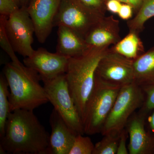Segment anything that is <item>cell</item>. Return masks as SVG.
<instances>
[{
  "mask_svg": "<svg viewBox=\"0 0 154 154\" xmlns=\"http://www.w3.org/2000/svg\"><path fill=\"white\" fill-rule=\"evenodd\" d=\"M0 139L1 154H50V135L32 110L11 112Z\"/></svg>",
  "mask_w": 154,
  "mask_h": 154,
  "instance_id": "obj_1",
  "label": "cell"
},
{
  "mask_svg": "<svg viewBox=\"0 0 154 154\" xmlns=\"http://www.w3.org/2000/svg\"><path fill=\"white\" fill-rule=\"evenodd\" d=\"M3 74L8 83L11 112L17 109L33 110L49 102L38 73L20 60L6 63Z\"/></svg>",
  "mask_w": 154,
  "mask_h": 154,
  "instance_id": "obj_2",
  "label": "cell"
},
{
  "mask_svg": "<svg viewBox=\"0 0 154 154\" xmlns=\"http://www.w3.org/2000/svg\"><path fill=\"white\" fill-rule=\"evenodd\" d=\"M109 49L91 48L82 55L69 58L66 77L70 93L82 119L86 102L94 87L97 66Z\"/></svg>",
  "mask_w": 154,
  "mask_h": 154,
  "instance_id": "obj_3",
  "label": "cell"
},
{
  "mask_svg": "<svg viewBox=\"0 0 154 154\" xmlns=\"http://www.w3.org/2000/svg\"><path fill=\"white\" fill-rule=\"evenodd\" d=\"M121 88L95 75L94 87L86 102L82 119L84 133L92 135L101 133Z\"/></svg>",
  "mask_w": 154,
  "mask_h": 154,
  "instance_id": "obj_4",
  "label": "cell"
},
{
  "mask_svg": "<svg viewBox=\"0 0 154 154\" xmlns=\"http://www.w3.org/2000/svg\"><path fill=\"white\" fill-rule=\"evenodd\" d=\"M145 98L142 88L135 83L122 87L100 133L120 134L136 110L143 105Z\"/></svg>",
  "mask_w": 154,
  "mask_h": 154,
  "instance_id": "obj_5",
  "label": "cell"
},
{
  "mask_svg": "<svg viewBox=\"0 0 154 154\" xmlns=\"http://www.w3.org/2000/svg\"><path fill=\"white\" fill-rule=\"evenodd\" d=\"M41 81L54 109L77 134H85L82 121L70 93L65 74Z\"/></svg>",
  "mask_w": 154,
  "mask_h": 154,
  "instance_id": "obj_6",
  "label": "cell"
},
{
  "mask_svg": "<svg viewBox=\"0 0 154 154\" xmlns=\"http://www.w3.org/2000/svg\"><path fill=\"white\" fill-rule=\"evenodd\" d=\"M105 17L104 14L85 5L80 0H61L54 26H66L85 38Z\"/></svg>",
  "mask_w": 154,
  "mask_h": 154,
  "instance_id": "obj_7",
  "label": "cell"
},
{
  "mask_svg": "<svg viewBox=\"0 0 154 154\" xmlns=\"http://www.w3.org/2000/svg\"><path fill=\"white\" fill-rule=\"evenodd\" d=\"M6 29L15 52L24 57L32 55L35 29L27 7H21L8 17Z\"/></svg>",
  "mask_w": 154,
  "mask_h": 154,
  "instance_id": "obj_8",
  "label": "cell"
},
{
  "mask_svg": "<svg viewBox=\"0 0 154 154\" xmlns=\"http://www.w3.org/2000/svg\"><path fill=\"white\" fill-rule=\"evenodd\" d=\"M96 75L105 82L121 87L134 83L133 60L109 48L99 61Z\"/></svg>",
  "mask_w": 154,
  "mask_h": 154,
  "instance_id": "obj_9",
  "label": "cell"
},
{
  "mask_svg": "<svg viewBox=\"0 0 154 154\" xmlns=\"http://www.w3.org/2000/svg\"><path fill=\"white\" fill-rule=\"evenodd\" d=\"M61 0H30L27 7L38 42L44 43L52 31Z\"/></svg>",
  "mask_w": 154,
  "mask_h": 154,
  "instance_id": "obj_10",
  "label": "cell"
},
{
  "mask_svg": "<svg viewBox=\"0 0 154 154\" xmlns=\"http://www.w3.org/2000/svg\"><path fill=\"white\" fill-rule=\"evenodd\" d=\"M69 58L40 48L35 50L30 57H25L23 63L37 72L41 80L51 79L66 73Z\"/></svg>",
  "mask_w": 154,
  "mask_h": 154,
  "instance_id": "obj_11",
  "label": "cell"
},
{
  "mask_svg": "<svg viewBox=\"0 0 154 154\" xmlns=\"http://www.w3.org/2000/svg\"><path fill=\"white\" fill-rule=\"evenodd\" d=\"M147 116L140 112L134 113L126 125L129 136L128 149L130 154H153L154 136L146 128Z\"/></svg>",
  "mask_w": 154,
  "mask_h": 154,
  "instance_id": "obj_12",
  "label": "cell"
},
{
  "mask_svg": "<svg viewBox=\"0 0 154 154\" xmlns=\"http://www.w3.org/2000/svg\"><path fill=\"white\" fill-rule=\"evenodd\" d=\"M51 127L50 154H69L77 135L54 108L49 118Z\"/></svg>",
  "mask_w": 154,
  "mask_h": 154,
  "instance_id": "obj_13",
  "label": "cell"
},
{
  "mask_svg": "<svg viewBox=\"0 0 154 154\" xmlns=\"http://www.w3.org/2000/svg\"><path fill=\"white\" fill-rule=\"evenodd\" d=\"M85 40L91 48H109L121 39L119 22L112 15L105 17L86 36Z\"/></svg>",
  "mask_w": 154,
  "mask_h": 154,
  "instance_id": "obj_14",
  "label": "cell"
},
{
  "mask_svg": "<svg viewBox=\"0 0 154 154\" xmlns=\"http://www.w3.org/2000/svg\"><path fill=\"white\" fill-rule=\"evenodd\" d=\"M56 52L69 57L79 56L91 49L85 39L66 26L58 27Z\"/></svg>",
  "mask_w": 154,
  "mask_h": 154,
  "instance_id": "obj_15",
  "label": "cell"
},
{
  "mask_svg": "<svg viewBox=\"0 0 154 154\" xmlns=\"http://www.w3.org/2000/svg\"><path fill=\"white\" fill-rule=\"evenodd\" d=\"M134 83L141 87L154 85V46L133 60Z\"/></svg>",
  "mask_w": 154,
  "mask_h": 154,
  "instance_id": "obj_16",
  "label": "cell"
},
{
  "mask_svg": "<svg viewBox=\"0 0 154 154\" xmlns=\"http://www.w3.org/2000/svg\"><path fill=\"white\" fill-rule=\"evenodd\" d=\"M110 49L133 60L145 52L139 33L131 30L125 37L110 48Z\"/></svg>",
  "mask_w": 154,
  "mask_h": 154,
  "instance_id": "obj_17",
  "label": "cell"
},
{
  "mask_svg": "<svg viewBox=\"0 0 154 154\" xmlns=\"http://www.w3.org/2000/svg\"><path fill=\"white\" fill-rule=\"evenodd\" d=\"M154 17V0H144L136 15L128 20L127 24L129 30L140 33L144 28L146 22Z\"/></svg>",
  "mask_w": 154,
  "mask_h": 154,
  "instance_id": "obj_18",
  "label": "cell"
},
{
  "mask_svg": "<svg viewBox=\"0 0 154 154\" xmlns=\"http://www.w3.org/2000/svg\"><path fill=\"white\" fill-rule=\"evenodd\" d=\"M9 85L4 74L0 76V138L5 132L6 122L11 113Z\"/></svg>",
  "mask_w": 154,
  "mask_h": 154,
  "instance_id": "obj_19",
  "label": "cell"
},
{
  "mask_svg": "<svg viewBox=\"0 0 154 154\" xmlns=\"http://www.w3.org/2000/svg\"><path fill=\"white\" fill-rule=\"evenodd\" d=\"M119 136L113 134L104 135L102 140L95 145L93 154H116Z\"/></svg>",
  "mask_w": 154,
  "mask_h": 154,
  "instance_id": "obj_20",
  "label": "cell"
},
{
  "mask_svg": "<svg viewBox=\"0 0 154 154\" xmlns=\"http://www.w3.org/2000/svg\"><path fill=\"white\" fill-rule=\"evenodd\" d=\"M8 17L0 15V45L2 49L11 58L12 61L19 60L16 54V52L13 48L9 39L6 29V22Z\"/></svg>",
  "mask_w": 154,
  "mask_h": 154,
  "instance_id": "obj_21",
  "label": "cell"
},
{
  "mask_svg": "<svg viewBox=\"0 0 154 154\" xmlns=\"http://www.w3.org/2000/svg\"><path fill=\"white\" fill-rule=\"evenodd\" d=\"M94 147L91 138L78 134L69 154H93Z\"/></svg>",
  "mask_w": 154,
  "mask_h": 154,
  "instance_id": "obj_22",
  "label": "cell"
},
{
  "mask_svg": "<svg viewBox=\"0 0 154 154\" xmlns=\"http://www.w3.org/2000/svg\"><path fill=\"white\" fill-rule=\"evenodd\" d=\"M145 94V101L140 112L148 115L154 109V85L141 87Z\"/></svg>",
  "mask_w": 154,
  "mask_h": 154,
  "instance_id": "obj_23",
  "label": "cell"
},
{
  "mask_svg": "<svg viewBox=\"0 0 154 154\" xmlns=\"http://www.w3.org/2000/svg\"><path fill=\"white\" fill-rule=\"evenodd\" d=\"M18 0H0V14L9 17L20 8Z\"/></svg>",
  "mask_w": 154,
  "mask_h": 154,
  "instance_id": "obj_24",
  "label": "cell"
},
{
  "mask_svg": "<svg viewBox=\"0 0 154 154\" xmlns=\"http://www.w3.org/2000/svg\"><path fill=\"white\" fill-rule=\"evenodd\" d=\"M85 5L105 15L106 7L103 0H80Z\"/></svg>",
  "mask_w": 154,
  "mask_h": 154,
  "instance_id": "obj_25",
  "label": "cell"
},
{
  "mask_svg": "<svg viewBox=\"0 0 154 154\" xmlns=\"http://www.w3.org/2000/svg\"><path fill=\"white\" fill-rule=\"evenodd\" d=\"M128 137V133L127 130L125 128L120 134L116 154H129L128 149L126 147V141Z\"/></svg>",
  "mask_w": 154,
  "mask_h": 154,
  "instance_id": "obj_26",
  "label": "cell"
},
{
  "mask_svg": "<svg viewBox=\"0 0 154 154\" xmlns=\"http://www.w3.org/2000/svg\"><path fill=\"white\" fill-rule=\"evenodd\" d=\"M134 11L132 6L128 4H123L122 5L117 14L119 18L122 20H129L132 18Z\"/></svg>",
  "mask_w": 154,
  "mask_h": 154,
  "instance_id": "obj_27",
  "label": "cell"
},
{
  "mask_svg": "<svg viewBox=\"0 0 154 154\" xmlns=\"http://www.w3.org/2000/svg\"><path fill=\"white\" fill-rule=\"evenodd\" d=\"M105 7L106 10L113 14H118L122 4L118 0H107Z\"/></svg>",
  "mask_w": 154,
  "mask_h": 154,
  "instance_id": "obj_28",
  "label": "cell"
},
{
  "mask_svg": "<svg viewBox=\"0 0 154 154\" xmlns=\"http://www.w3.org/2000/svg\"><path fill=\"white\" fill-rule=\"evenodd\" d=\"M104 1L107 0H103ZM120 2L124 4H128L132 6L134 9V11H136L137 13L139 10L141 6L142 5L144 0H118Z\"/></svg>",
  "mask_w": 154,
  "mask_h": 154,
  "instance_id": "obj_29",
  "label": "cell"
},
{
  "mask_svg": "<svg viewBox=\"0 0 154 154\" xmlns=\"http://www.w3.org/2000/svg\"><path fill=\"white\" fill-rule=\"evenodd\" d=\"M147 130L154 136V109L149 113L146 119Z\"/></svg>",
  "mask_w": 154,
  "mask_h": 154,
  "instance_id": "obj_30",
  "label": "cell"
},
{
  "mask_svg": "<svg viewBox=\"0 0 154 154\" xmlns=\"http://www.w3.org/2000/svg\"><path fill=\"white\" fill-rule=\"evenodd\" d=\"M21 7H27L30 0H18Z\"/></svg>",
  "mask_w": 154,
  "mask_h": 154,
  "instance_id": "obj_31",
  "label": "cell"
},
{
  "mask_svg": "<svg viewBox=\"0 0 154 154\" xmlns=\"http://www.w3.org/2000/svg\"><path fill=\"white\" fill-rule=\"evenodd\" d=\"M153 154H154V152H153Z\"/></svg>",
  "mask_w": 154,
  "mask_h": 154,
  "instance_id": "obj_32",
  "label": "cell"
}]
</instances>
